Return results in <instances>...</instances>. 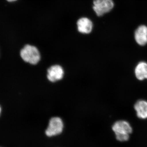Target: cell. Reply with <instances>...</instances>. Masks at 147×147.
Returning a JSON list of instances; mask_svg holds the SVG:
<instances>
[{
	"mask_svg": "<svg viewBox=\"0 0 147 147\" xmlns=\"http://www.w3.org/2000/svg\"><path fill=\"white\" fill-rule=\"evenodd\" d=\"M20 55L22 59L32 65H36L40 59V55L38 49L35 46L26 45L21 50Z\"/></svg>",
	"mask_w": 147,
	"mask_h": 147,
	"instance_id": "cell-1",
	"label": "cell"
},
{
	"mask_svg": "<svg viewBox=\"0 0 147 147\" xmlns=\"http://www.w3.org/2000/svg\"><path fill=\"white\" fill-rule=\"evenodd\" d=\"M64 129L63 121L59 117H53L50 119L48 126L45 130L47 137H54L62 133Z\"/></svg>",
	"mask_w": 147,
	"mask_h": 147,
	"instance_id": "cell-2",
	"label": "cell"
},
{
	"mask_svg": "<svg viewBox=\"0 0 147 147\" xmlns=\"http://www.w3.org/2000/svg\"><path fill=\"white\" fill-rule=\"evenodd\" d=\"M114 7L113 0H93V9L98 16L110 12Z\"/></svg>",
	"mask_w": 147,
	"mask_h": 147,
	"instance_id": "cell-3",
	"label": "cell"
},
{
	"mask_svg": "<svg viewBox=\"0 0 147 147\" xmlns=\"http://www.w3.org/2000/svg\"><path fill=\"white\" fill-rule=\"evenodd\" d=\"M115 137L122 135H129L133 131L132 127L127 121L119 120L115 122L112 126Z\"/></svg>",
	"mask_w": 147,
	"mask_h": 147,
	"instance_id": "cell-4",
	"label": "cell"
},
{
	"mask_svg": "<svg viewBox=\"0 0 147 147\" xmlns=\"http://www.w3.org/2000/svg\"><path fill=\"white\" fill-rule=\"evenodd\" d=\"M64 71L63 67L59 65L52 66L47 70V79L50 82H55L63 78Z\"/></svg>",
	"mask_w": 147,
	"mask_h": 147,
	"instance_id": "cell-5",
	"label": "cell"
},
{
	"mask_svg": "<svg viewBox=\"0 0 147 147\" xmlns=\"http://www.w3.org/2000/svg\"><path fill=\"white\" fill-rule=\"evenodd\" d=\"M78 31L84 34H88L92 32L93 24L92 21L86 17H83L79 19L77 22Z\"/></svg>",
	"mask_w": 147,
	"mask_h": 147,
	"instance_id": "cell-6",
	"label": "cell"
},
{
	"mask_svg": "<svg viewBox=\"0 0 147 147\" xmlns=\"http://www.w3.org/2000/svg\"><path fill=\"white\" fill-rule=\"evenodd\" d=\"M134 38L138 45L144 46L147 43V27L142 25L137 28L134 33Z\"/></svg>",
	"mask_w": 147,
	"mask_h": 147,
	"instance_id": "cell-7",
	"label": "cell"
},
{
	"mask_svg": "<svg viewBox=\"0 0 147 147\" xmlns=\"http://www.w3.org/2000/svg\"><path fill=\"white\" fill-rule=\"evenodd\" d=\"M137 117L142 119H147V101L144 100H138L134 105Z\"/></svg>",
	"mask_w": 147,
	"mask_h": 147,
	"instance_id": "cell-8",
	"label": "cell"
},
{
	"mask_svg": "<svg viewBox=\"0 0 147 147\" xmlns=\"http://www.w3.org/2000/svg\"><path fill=\"white\" fill-rule=\"evenodd\" d=\"M134 74L139 81L147 79V63L141 61L137 64L134 69Z\"/></svg>",
	"mask_w": 147,
	"mask_h": 147,
	"instance_id": "cell-9",
	"label": "cell"
},
{
	"mask_svg": "<svg viewBox=\"0 0 147 147\" xmlns=\"http://www.w3.org/2000/svg\"><path fill=\"white\" fill-rule=\"evenodd\" d=\"M7 1H8V2H11L15 1H17V0H7Z\"/></svg>",
	"mask_w": 147,
	"mask_h": 147,
	"instance_id": "cell-10",
	"label": "cell"
},
{
	"mask_svg": "<svg viewBox=\"0 0 147 147\" xmlns=\"http://www.w3.org/2000/svg\"><path fill=\"white\" fill-rule=\"evenodd\" d=\"M1 107H0V115H1Z\"/></svg>",
	"mask_w": 147,
	"mask_h": 147,
	"instance_id": "cell-11",
	"label": "cell"
}]
</instances>
